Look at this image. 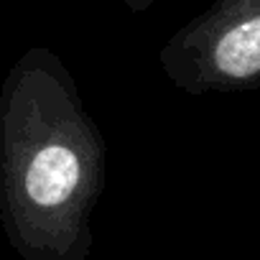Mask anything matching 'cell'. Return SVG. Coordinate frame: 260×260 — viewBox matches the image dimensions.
Instances as JSON below:
<instances>
[{"mask_svg":"<svg viewBox=\"0 0 260 260\" xmlns=\"http://www.w3.org/2000/svg\"><path fill=\"white\" fill-rule=\"evenodd\" d=\"M102 141L72 77L44 49L0 87V222L23 260H87Z\"/></svg>","mask_w":260,"mask_h":260,"instance_id":"obj_1","label":"cell"},{"mask_svg":"<svg viewBox=\"0 0 260 260\" xmlns=\"http://www.w3.org/2000/svg\"><path fill=\"white\" fill-rule=\"evenodd\" d=\"M166 64L176 84L227 87L260 77V0H214L181 36Z\"/></svg>","mask_w":260,"mask_h":260,"instance_id":"obj_2","label":"cell"}]
</instances>
